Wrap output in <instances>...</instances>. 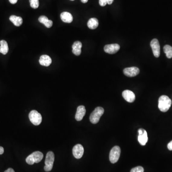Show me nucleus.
<instances>
[{"mask_svg":"<svg viewBox=\"0 0 172 172\" xmlns=\"http://www.w3.org/2000/svg\"><path fill=\"white\" fill-rule=\"evenodd\" d=\"M88 0H81V1L82 3H84V4H85V3H87V2H88Z\"/></svg>","mask_w":172,"mask_h":172,"instance_id":"7c9ffc66","label":"nucleus"},{"mask_svg":"<svg viewBox=\"0 0 172 172\" xmlns=\"http://www.w3.org/2000/svg\"><path fill=\"white\" fill-rule=\"evenodd\" d=\"M29 118L33 125L38 126L40 125L42 120V117L40 113L36 110L30 111L29 114Z\"/></svg>","mask_w":172,"mask_h":172,"instance_id":"39448f33","label":"nucleus"},{"mask_svg":"<svg viewBox=\"0 0 172 172\" xmlns=\"http://www.w3.org/2000/svg\"><path fill=\"white\" fill-rule=\"evenodd\" d=\"M81 43L79 41H76L74 43L72 46V52L76 56H79L81 53Z\"/></svg>","mask_w":172,"mask_h":172,"instance_id":"4468645a","label":"nucleus"},{"mask_svg":"<svg viewBox=\"0 0 172 172\" xmlns=\"http://www.w3.org/2000/svg\"><path fill=\"white\" fill-rule=\"evenodd\" d=\"M39 62L41 65L48 67L52 63V59L49 56L44 55L40 56Z\"/></svg>","mask_w":172,"mask_h":172,"instance_id":"ddd939ff","label":"nucleus"},{"mask_svg":"<svg viewBox=\"0 0 172 172\" xmlns=\"http://www.w3.org/2000/svg\"><path fill=\"white\" fill-rule=\"evenodd\" d=\"M164 51L166 54V57L168 59H171L172 57V47L169 45H165L164 47Z\"/></svg>","mask_w":172,"mask_h":172,"instance_id":"412c9836","label":"nucleus"},{"mask_svg":"<svg viewBox=\"0 0 172 172\" xmlns=\"http://www.w3.org/2000/svg\"><path fill=\"white\" fill-rule=\"evenodd\" d=\"M120 148L118 146H115L113 147L110 153V161L111 163L115 164L118 162L120 156Z\"/></svg>","mask_w":172,"mask_h":172,"instance_id":"423d86ee","label":"nucleus"},{"mask_svg":"<svg viewBox=\"0 0 172 172\" xmlns=\"http://www.w3.org/2000/svg\"><path fill=\"white\" fill-rule=\"evenodd\" d=\"M150 46L155 57L157 58L159 57L160 55V46L158 40L157 39H153L151 42Z\"/></svg>","mask_w":172,"mask_h":172,"instance_id":"0eeeda50","label":"nucleus"},{"mask_svg":"<svg viewBox=\"0 0 172 172\" xmlns=\"http://www.w3.org/2000/svg\"><path fill=\"white\" fill-rule=\"evenodd\" d=\"M5 172H15L14 171L13 169L11 168H8L7 170H6Z\"/></svg>","mask_w":172,"mask_h":172,"instance_id":"bb28decb","label":"nucleus"},{"mask_svg":"<svg viewBox=\"0 0 172 172\" xmlns=\"http://www.w3.org/2000/svg\"><path fill=\"white\" fill-rule=\"evenodd\" d=\"M0 52L4 55H6L9 51L8 44L5 40H1L0 41Z\"/></svg>","mask_w":172,"mask_h":172,"instance_id":"aec40b11","label":"nucleus"},{"mask_svg":"<svg viewBox=\"0 0 172 172\" xmlns=\"http://www.w3.org/2000/svg\"><path fill=\"white\" fill-rule=\"evenodd\" d=\"M148 139L147 132L145 130L142 135H139L138 137V140L139 143H140V145H145L146 142L148 141Z\"/></svg>","mask_w":172,"mask_h":172,"instance_id":"6ab92c4d","label":"nucleus"},{"mask_svg":"<svg viewBox=\"0 0 172 172\" xmlns=\"http://www.w3.org/2000/svg\"><path fill=\"white\" fill-rule=\"evenodd\" d=\"M107 4L108 5H110L113 4V2L114 0H107Z\"/></svg>","mask_w":172,"mask_h":172,"instance_id":"c756f323","label":"nucleus"},{"mask_svg":"<svg viewBox=\"0 0 172 172\" xmlns=\"http://www.w3.org/2000/svg\"><path fill=\"white\" fill-rule=\"evenodd\" d=\"M84 149L82 145L78 144L74 146L73 148V154L76 159H80L82 157L84 154Z\"/></svg>","mask_w":172,"mask_h":172,"instance_id":"6e6552de","label":"nucleus"},{"mask_svg":"<svg viewBox=\"0 0 172 172\" xmlns=\"http://www.w3.org/2000/svg\"><path fill=\"white\" fill-rule=\"evenodd\" d=\"M172 104L171 99L166 95H162L158 100V108L162 112H166L170 109Z\"/></svg>","mask_w":172,"mask_h":172,"instance_id":"f257e3e1","label":"nucleus"},{"mask_svg":"<svg viewBox=\"0 0 172 172\" xmlns=\"http://www.w3.org/2000/svg\"><path fill=\"white\" fill-rule=\"evenodd\" d=\"M30 6L33 9H37L39 7V0H29Z\"/></svg>","mask_w":172,"mask_h":172,"instance_id":"4be33fe9","label":"nucleus"},{"mask_svg":"<svg viewBox=\"0 0 172 172\" xmlns=\"http://www.w3.org/2000/svg\"><path fill=\"white\" fill-rule=\"evenodd\" d=\"M145 130L143 129H140L138 130V133H139V135H142L144 132H145Z\"/></svg>","mask_w":172,"mask_h":172,"instance_id":"a878e982","label":"nucleus"},{"mask_svg":"<svg viewBox=\"0 0 172 172\" xmlns=\"http://www.w3.org/2000/svg\"><path fill=\"white\" fill-rule=\"evenodd\" d=\"M60 18L62 21L64 23H71L73 20V17L72 14L67 11H64L61 13Z\"/></svg>","mask_w":172,"mask_h":172,"instance_id":"2eb2a0df","label":"nucleus"},{"mask_svg":"<svg viewBox=\"0 0 172 172\" xmlns=\"http://www.w3.org/2000/svg\"><path fill=\"white\" fill-rule=\"evenodd\" d=\"M38 21L40 23L44 24L46 27L48 28L51 27L53 25L52 21L48 20V18L46 16H44V15H42V16H40L38 18Z\"/></svg>","mask_w":172,"mask_h":172,"instance_id":"dca6fc26","label":"nucleus"},{"mask_svg":"<svg viewBox=\"0 0 172 172\" xmlns=\"http://www.w3.org/2000/svg\"><path fill=\"white\" fill-rule=\"evenodd\" d=\"M44 155L41 151H34L29 155L26 158V162L28 164L32 165L34 163H38L43 158Z\"/></svg>","mask_w":172,"mask_h":172,"instance_id":"f03ea898","label":"nucleus"},{"mask_svg":"<svg viewBox=\"0 0 172 172\" xmlns=\"http://www.w3.org/2000/svg\"><path fill=\"white\" fill-rule=\"evenodd\" d=\"M104 113V110L101 107H97L90 115V119L93 124H96Z\"/></svg>","mask_w":172,"mask_h":172,"instance_id":"7ed1b4c3","label":"nucleus"},{"mask_svg":"<svg viewBox=\"0 0 172 172\" xmlns=\"http://www.w3.org/2000/svg\"><path fill=\"white\" fill-rule=\"evenodd\" d=\"M140 70L138 68L135 67L125 68L123 70V73L125 76L129 77H135L139 74Z\"/></svg>","mask_w":172,"mask_h":172,"instance_id":"1a4fd4ad","label":"nucleus"},{"mask_svg":"<svg viewBox=\"0 0 172 172\" xmlns=\"http://www.w3.org/2000/svg\"><path fill=\"white\" fill-rule=\"evenodd\" d=\"M4 153V149L3 147L0 146V154H2Z\"/></svg>","mask_w":172,"mask_h":172,"instance_id":"c85d7f7f","label":"nucleus"},{"mask_svg":"<svg viewBox=\"0 0 172 172\" xmlns=\"http://www.w3.org/2000/svg\"><path fill=\"white\" fill-rule=\"evenodd\" d=\"M9 1L11 4H15L18 1V0H9Z\"/></svg>","mask_w":172,"mask_h":172,"instance_id":"cd10ccee","label":"nucleus"},{"mask_svg":"<svg viewBox=\"0 0 172 172\" xmlns=\"http://www.w3.org/2000/svg\"><path fill=\"white\" fill-rule=\"evenodd\" d=\"M70 1H74V0H70Z\"/></svg>","mask_w":172,"mask_h":172,"instance_id":"2f4dec72","label":"nucleus"},{"mask_svg":"<svg viewBox=\"0 0 172 172\" xmlns=\"http://www.w3.org/2000/svg\"><path fill=\"white\" fill-rule=\"evenodd\" d=\"M120 49V46L117 44L107 45L104 47V50L106 53L110 54H114L117 53Z\"/></svg>","mask_w":172,"mask_h":172,"instance_id":"9d476101","label":"nucleus"},{"mask_svg":"<svg viewBox=\"0 0 172 172\" xmlns=\"http://www.w3.org/2000/svg\"><path fill=\"white\" fill-rule=\"evenodd\" d=\"M55 160V154L52 151H48L46 155L45 160V166L44 167V170L46 172H49L51 171L53 168Z\"/></svg>","mask_w":172,"mask_h":172,"instance_id":"20e7f679","label":"nucleus"},{"mask_svg":"<svg viewBox=\"0 0 172 172\" xmlns=\"http://www.w3.org/2000/svg\"><path fill=\"white\" fill-rule=\"evenodd\" d=\"M86 110L84 106H79L77 108L75 119L77 121H80L83 118L86 114Z\"/></svg>","mask_w":172,"mask_h":172,"instance_id":"f8f14e48","label":"nucleus"},{"mask_svg":"<svg viewBox=\"0 0 172 172\" xmlns=\"http://www.w3.org/2000/svg\"><path fill=\"white\" fill-rule=\"evenodd\" d=\"M167 148L169 150L172 151V141L168 144Z\"/></svg>","mask_w":172,"mask_h":172,"instance_id":"393cba45","label":"nucleus"},{"mask_svg":"<svg viewBox=\"0 0 172 172\" xmlns=\"http://www.w3.org/2000/svg\"><path fill=\"white\" fill-rule=\"evenodd\" d=\"M87 25L89 28L95 29L97 28L99 25V21L96 18H92L88 20Z\"/></svg>","mask_w":172,"mask_h":172,"instance_id":"a211bd4d","label":"nucleus"},{"mask_svg":"<svg viewBox=\"0 0 172 172\" xmlns=\"http://www.w3.org/2000/svg\"><path fill=\"white\" fill-rule=\"evenodd\" d=\"M131 172H144V169L142 166H137L132 169Z\"/></svg>","mask_w":172,"mask_h":172,"instance_id":"5701e85b","label":"nucleus"},{"mask_svg":"<svg viewBox=\"0 0 172 172\" xmlns=\"http://www.w3.org/2000/svg\"><path fill=\"white\" fill-rule=\"evenodd\" d=\"M123 97L127 102L132 103L135 100V96L133 92L129 90H125L122 93Z\"/></svg>","mask_w":172,"mask_h":172,"instance_id":"9b49d317","label":"nucleus"},{"mask_svg":"<svg viewBox=\"0 0 172 172\" xmlns=\"http://www.w3.org/2000/svg\"><path fill=\"white\" fill-rule=\"evenodd\" d=\"M9 19L16 27H20L23 24V19L19 16L11 15Z\"/></svg>","mask_w":172,"mask_h":172,"instance_id":"f3484780","label":"nucleus"},{"mask_svg":"<svg viewBox=\"0 0 172 172\" xmlns=\"http://www.w3.org/2000/svg\"><path fill=\"white\" fill-rule=\"evenodd\" d=\"M107 4V0H99V4L101 6H105Z\"/></svg>","mask_w":172,"mask_h":172,"instance_id":"b1692460","label":"nucleus"}]
</instances>
